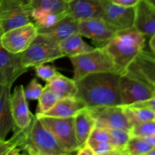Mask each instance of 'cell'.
Masks as SVG:
<instances>
[{"label":"cell","instance_id":"1","mask_svg":"<svg viewBox=\"0 0 155 155\" xmlns=\"http://www.w3.org/2000/svg\"><path fill=\"white\" fill-rule=\"evenodd\" d=\"M121 73L117 71L89 74L76 81V97L88 108L104 106L122 105L119 88Z\"/></svg>","mask_w":155,"mask_h":155},{"label":"cell","instance_id":"2","mask_svg":"<svg viewBox=\"0 0 155 155\" xmlns=\"http://www.w3.org/2000/svg\"><path fill=\"white\" fill-rule=\"evenodd\" d=\"M9 139L14 146L30 155H66L51 132L35 115L24 130L14 127Z\"/></svg>","mask_w":155,"mask_h":155},{"label":"cell","instance_id":"3","mask_svg":"<svg viewBox=\"0 0 155 155\" xmlns=\"http://www.w3.org/2000/svg\"><path fill=\"white\" fill-rule=\"evenodd\" d=\"M145 45V36L133 27L117 32L104 46L111 57L117 71L123 73L144 49Z\"/></svg>","mask_w":155,"mask_h":155},{"label":"cell","instance_id":"4","mask_svg":"<svg viewBox=\"0 0 155 155\" xmlns=\"http://www.w3.org/2000/svg\"><path fill=\"white\" fill-rule=\"evenodd\" d=\"M69 59L74 69L75 81L94 73L117 71L113 60L104 45L83 54L70 57Z\"/></svg>","mask_w":155,"mask_h":155},{"label":"cell","instance_id":"5","mask_svg":"<svg viewBox=\"0 0 155 155\" xmlns=\"http://www.w3.org/2000/svg\"><path fill=\"white\" fill-rule=\"evenodd\" d=\"M64 57V54L59 47V42L45 35L38 33L30 46L21 53V61L23 65L28 69Z\"/></svg>","mask_w":155,"mask_h":155},{"label":"cell","instance_id":"6","mask_svg":"<svg viewBox=\"0 0 155 155\" xmlns=\"http://www.w3.org/2000/svg\"><path fill=\"white\" fill-rule=\"evenodd\" d=\"M36 116L51 132L59 145L67 154L77 152L80 148V145L76 136L74 117L61 118L43 115Z\"/></svg>","mask_w":155,"mask_h":155},{"label":"cell","instance_id":"7","mask_svg":"<svg viewBox=\"0 0 155 155\" xmlns=\"http://www.w3.org/2000/svg\"><path fill=\"white\" fill-rule=\"evenodd\" d=\"M119 88L122 105H130L155 96L154 88L128 69L120 74Z\"/></svg>","mask_w":155,"mask_h":155},{"label":"cell","instance_id":"8","mask_svg":"<svg viewBox=\"0 0 155 155\" xmlns=\"http://www.w3.org/2000/svg\"><path fill=\"white\" fill-rule=\"evenodd\" d=\"M32 10L27 0H1L0 26L3 33L33 22Z\"/></svg>","mask_w":155,"mask_h":155},{"label":"cell","instance_id":"9","mask_svg":"<svg viewBox=\"0 0 155 155\" xmlns=\"http://www.w3.org/2000/svg\"><path fill=\"white\" fill-rule=\"evenodd\" d=\"M38 35V28L34 23H29L4 32L0 44L7 51L15 54L22 53L30 46Z\"/></svg>","mask_w":155,"mask_h":155},{"label":"cell","instance_id":"10","mask_svg":"<svg viewBox=\"0 0 155 155\" xmlns=\"http://www.w3.org/2000/svg\"><path fill=\"white\" fill-rule=\"evenodd\" d=\"M89 110L98 127L123 129L130 132L133 127L122 105L92 107Z\"/></svg>","mask_w":155,"mask_h":155},{"label":"cell","instance_id":"11","mask_svg":"<svg viewBox=\"0 0 155 155\" xmlns=\"http://www.w3.org/2000/svg\"><path fill=\"white\" fill-rule=\"evenodd\" d=\"M102 18L117 32L133 28L136 19V7H124L114 4L110 0H101Z\"/></svg>","mask_w":155,"mask_h":155},{"label":"cell","instance_id":"12","mask_svg":"<svg viewBox=\"0 0 155 155\" xmlns=\"http://www.w3.org/2000/svg\"><path fill=\"white\" fill-rule=\"evenodd\" d=\"M27 70L21 61V53L10 52L0 44V84L12 87Z\"/></svg>","mask_w":155,"mask_h":155},{"label":"cell","instance_id":"13","mask_svg":"<svg viewBox=\"0 0 155 155\" xmlns=\"http://www.w3.org/2000/svg\"><path fill=\"white\" fill-rule=\"evenodd\" d=\"M116 33V30L102 18L79 21L78 34L98 43H103V45L110 41Z\"/></svg>","mask_w":155,"mask_h":155},{"label":"cell","instance_id":"14","mask_svg":"<svg viewBox=\"0 0 155 155\" xmlns=\"http://www.w3.org/2000/svg\"><path fill=\"white\" fill-rule=\"evenodd\" d=\"M23 85L18 86L11 96V110L14 127L21 130L27 128L34 117L29 109Z\"/></svg>","mask_w":155,"mask_h":155},{"label":"cell","instance_id":"15","mask_svg":"<svg viewBox=\"0 0 155 155\" xmlns=\"http://www.w3.org/2000/svg\"><path fill=\"white\" fill-rule=\"evenodd\" d=\"M68 15L77 21L102 18L101 0H72L68 3Z\"/></svg>","mask_w":155,"mask_h":155},{"label":"cell","instance_id":"16","mask_svg":"<svg viewBox=\"0 0 155 155\" xmlns=\"http://www.w3.org/2000/svg\"><path fill=\"white\" fill-rule=\"evenodd\" d=\"M155 89V54L142 49L127 68Z\"/></svg>","mask_w":155,"mask_h":155},{"label":"cell","instance_id":"17","mask_svg":"<svg viewBox=\"0 0 155 155\" xmlns=\"http://www.w3.org/2000/svg\"><path fill=\"white\" fill-rule=\"evenodd\" d=\"M134 28L146 37L155 34V5L140 0L136 6Z\"/></svg>","mask_w":155,"mask_h":155},{"label":"cell","instance_id":"18","mask_svg":"<svg viewBox=\"0 0 155 155\" xmlns=\"http://www.w3.org/2000/svg\"><path fill=\"white\" fill-rule=\"evenodd\" d=\"M78 21L68 15L50 27L38 28V33L45 35L56 42H60L78 33Z\"/></svg>","mask_w":155,"mask_h":155},{"label":"cell","instance_id":"19","mask_svg":"<svg viewBox=\"0 0 155 155\" xmlns=\"http://www.w3.org/2000/svg\"><path fill=\"white\" fill-rule=\"evenodd\" d=\"M10 86L0 84V138L5 139L14 127L11 110Z\"/></svg>","mask_w":155,"mask_h":155},{"label":"cell","instance_id":"20","mask_svg":"<svg viewBox=\"0 0 155 155\" xmlns=\"http://www.w3.org/2000/svg\"><path fill=\"white\" fill-rule=\"evenodd\" d=\"M75 133L80 148L86 145L93 129L96 127L95 121L88 107L80 110L74 116Z\"/></svg>","mask_w":155,"mask_h":155},{"label":"cell","instance_id":"21","mask_svg":"<svg viewBox=\"0 0 155 155\" xmlns=\"http://www.w3.org/2000/svg\"><path fill=\"white\" fill-rule=\"evenodd\" d=\"M84 107H86L83 101L77 97L63 98H60L52 108L42 115L54 117H72Z\"/></svg>","mask_w":155,"mask_h":155},{"label":"cell","instance_id":"22","mask_svg":"<svg viewBox=\"0 0 155 155\" xmlns=\"http://www.w3.org/2000/svg\"><path fill=\"white\" fill-rule=\"evenodd\" d=\"M59 98L76 97L77 93V83L74 79H70L58 73L49 82L46 83Z\"/></svg>","mask_w":155,"mask_h":155},{"label":"cell","instance_id":"23","mask_svg":"<svg viewBox=\"0 0 155 155\" xmlns=\"http://www.w3.org/2000/svg\"><path fill=\"white\" fill-rule=\"evenodd\" d=\"M59 47L64 57H74L92 51L95 47L86 43L80 34L77 33L59 42Z\"/></svg>","mask_w":155,"mask_h":155},{"label":"cell","instance_id":"24","mask_svg":"<svg viewBox=\"0 0 155 155\" xmlns=\"http://www.w3.org/2000/svg\"><path fill=\"white\" fill-rule=\"evenodd\" d=\"M68 15V12H53L41 9L32 10L33 22L37 28L50 27Z\"/></svg>","mask_w":155,"mask_h":155},{"label":"cell","instance_id":"25","mask_svg":"<svg viewBox=\"0 0 155 155\" xmlns=\"http://www.w3.org/2000/svg\"><path fill=\"white\" fill-rule=\"evenodd\" d=\"M122 106L132 126L154 120L155 112L150 109L145 108V107H134V106L131 105Z\"/></svg>","mask_w":155,"mask_h":155},{"label":"cell","instance_id":"26","mask_svg":"<svg viewBox=\"0 0 155 155\" xmlns=\"http://www.w3.org/2000/svg\"><path fill=\"white\" fill-rule=\"evenodd\" d=\"M110 135V143L114 149L115 154L124 155L127 143L132 137L128 130L123 129H107Z\"/></svg>","mask_w":155,"mask_h":155},{"label":"cell","instance_id":"27","mask_svg":"<svg viewBox=\"0 0 155 155\" xmlns=\"http://www.w3.org/2000/svg\"><path fill=\"white\" fill-rule=\"evenodd\" d=\"M60 99L57 94L48 86L45 85L42 94L38 99V105L36 115H42L52 108L54 104Z\"/></svg>","mask_w":155,"mask_h":155},{"label":"cell","instance_id":"28","mask_svg":"<svg viewBox=\"0 0 155 155\" xmlns=\"http://www.w3.org/2000/svg\"><path fill=\"white\" fill-rule=\"evenodd\" d=\"M154 148L142 138L132 136L127 143L124 155H148Z\"/></svg>","mask_w":155,"mask_h":155},{"label":"cell","instance_id":"29","mask_svg":"<svg viewBox=\"0 0 155 155\" xmlns=\"http://www.w3.org/2000/svg\"><path fill=\"white\" fill-rule=\"evenodd\" d=\"M33 9L50 11L53 12H67L68 3L65 0H30Z\"/></svg>","mask_w":155,"mask_h":155},{"label":"cell","instance_id":"30","mask_svg":"<svg viewBox=\"0 0 155 155\" xmlns=\"http://www.w3.org/2000/svg\"><path fill=\"white\" fill-rule=\"evenodd\" d=\"M132 136L145 138L155 136V122L154 120L138 124L133 126L130 130Z\"/></svg>","mask_w":155,"mask_h":155},{"label":"cell","instance_id":"31","mask_svg":"<svg viewBox=\"0 0 155 155\" xmlns=\"http://www.w3.org/2000/svg\"><path fill=\"white\" fill-rule=\"evenodd\" d=\"M43 86L37 81L36 78L33 79L24 89V95L27 100H38L43 90Z\"/></svg>","mask_w":155,"mask_h":155},{"label":"cell","instance_id":"32","mask_svg":"<svg viewBox=\"0 0 155 155\" xmlns=\"http://www.w3.org/2000/svg\"><path fill=\"white\" fill-rule=\"evenodd\" d=\"M35 70H36V76L46 83L49 82L58 73L55 67L52 65L45 64L36 66Z\"/></svg>","mask_w":155,"mask_h":155},{"label":"cell","instance_id":"33","mask_svg":"<svg viewBox=\"0 0 155 155\" xmlns=\"http://www.w3.org/2000/svg\"><path fill=\"white\" fill-rule=\"evenodd\" d=\"M96 142H110V135L105 128L95 127L91 133L86 144L90 145Z\"/></svg>","mask_w":155,"mask_h":155},{"label":"cell","instance_id":"34","mask_svg":"<svg viewBox=\"0 0 155 155\" xmlns=\"http://www.w3.org/2000/svg\"><path fill=\"white\" fill-rule=\"evenodd\" d=\"M89 145L91 147L95 154H115L114 149L110 142H96V143H92Z\"/></svg>","mask_w":155,"mask_h":155},{"label":"cell","instance_id":"35","mask_svg":"<svg viewBox=\"0 0 155 155\" xmlns=\"http://www.w3.org/2000/svg\"><path fill=\"white\" fill-rule=\"evenodd\" d=\"M131 106L139 107H145V108L150 109L155 112V96L153 98H149V99L145 100V101H140V102L134 103L133 104H130Z\"/></svg>","mask_w":155,"mask_h":155},{"label":"cell","instance_id":"36","mask_svg":"<svg viewBox=\"0 0 155 155\" xmlns=\"http://www.w3.org/2000/svg\"><path fill=\"white\" fill-rule=\"evenodd\" d=\"M10 140H5L0 138V155H8L11 150L14 148Z\"/></svg>","mask_w":155,"mask_h":155},{"label":"cell","instance_id":"37","mask_svg":"<svg viewBox=\"0 0 155 155\" xmlns=\"http://www.w3.org/2000/svg\"><path fill=\"white\" fill-rule=\"evenodd\" d=\"M114 4L124 7H136L140 0H110Z\"/></svg>","mask_w":155,"mask_h":155},{"label":"cell","instance_id":"38","mask_svg":"<svg viewBox=\"0 0 155 155\" xmlns=\"http://www.w3.org/2000/svg\"><path fill=\"white\" fill-rule=\"evenodd\" d=\"M76 153L78 155H95L91 147L87 144L80 147Z\"/></svg>","mask_w":155,"mask_h":155},{"label":"cell","instance_id":"39","mask_svg":"<svg viewBox=\"0 0 155 155\" xmlns=\"http://www.w3.org/2000/svg\"><path fill=\"white\" fill-rule=\"evenodd\" d=\"M149 46H150V48H151V51L155 54V34L152 35V36L150 37Z\"/></svg>","mask_w":155,"mask_h":155},{"label":"cell","instance_id":"40","mask_svg":"<svg viewBox=\"0 0 155 155\" xmlns=\"http://www.w3.org/2000/svg\"><path fill=\"white\" fill-rule=\"evenodd\" d=\"M142 139H145L147 142L151 145L152 146L155 147V136H149V137H145L142 138Z\"/></svg>","mask_w":155,"mask_h":155},{"label":"cell","instance_id":"41","mask_svg":"<svg viewBox=\"0 0 155 155\" xmlns=\"http://www.w3.org/2000/svg\"><path fill=\"white\" fill-rule=\"evenodd\" d=\"M145 1L148 2H150L151 4L154 5H155V0H145Z\"/></svg>","mask_w":155,"mask_h":155},{"label":"cell","instance_id":"42","mask_svg":"<svg viewBox=\"0 0 155 155\" xmlns=\"http://www.w3.org/2000/svg\"><path fill=\"white\" fill-rule=\"evenodd\" d=\"M3 31H2V29L1 26H0V41H1V37H2V35Z\"/></svg>","mask_w":155,"mask_h":155},{"label":"cell","instance_id":"43","mask_svg":"<svg viewBox=\"0 0 155 155\" xmlns=\"http://www.w3.org/2000/svg\"><path fill=\"white\" fill-rule=\"evenodd\" d=\"M65 1H66L68 3H69L70 2H71V1H72V0H65Z\"/></svg>","mask_w":155,"mask_h":155},{"label":"cell","instance_id":"44","mask_svg":"<svg viewBox=\"0 0 155 155\" xmlns=\"http://www.w3.org/2000/svg\"><path fill=\"white\" fill-rule=\"evenodd\" d=\"M154 121L155 122V117H154Z\"/></svg>","mask_w":155,"mask_h":155},{"label":"cell","instance_id":"45","mask_svg":"<svg viewBox=\"0 0 155 155\" xmlns=\"http://www.w3.org/2000/svg\"><path fill=\"white\" fill-rule=\"evenodd\" d=\"M27 1H28V2H30V0H27Z\"/></svg>","mask_w":155,"mask_h":155},{"label":"cell","instance_id":"46","mask_svg":"<svg viewBox=\"0 0 155 155\" xmlns=\"http://www.w3.org/2000/svg\"><path fill=\"white\" fill-rule=\"evenodd\" d=\"M0 2H1V0H0Z\"/></svg>","mask_w":155,"mask_h":155}]
</instances>
